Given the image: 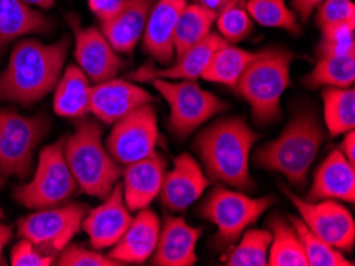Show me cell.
<instances>
[{
	"instance_id": "obj_1",
	"label": "cell",
	"mask_w": 355,
	"mask_h": 266,
	"mask_svg": "<svg viewBox=\"0 0 355 266\" xmlns=\"http://www.w3.org/2000/svg\"><path fill=\"white\" fill-rule=\"evenodd\" d=\"M71 39L51 45L24 39L16 43L7 69L0 74V101L32 106L56 88Z\"/></svg>"
},
{
	"instance_id": "obj_2",
	"label": "cell",
	"mask_w": 355,
	"mask_h": 266,
	"mask_svg": "<svg viewBox=\"0 0 355 266\" xmlns=\"http://www.w3.org/2000/svg\"><path fill=\"white\" fill-rule=\"evenodd\" d=\"M257 139L244 118L230 117L199 133L195 149L212 181L252 192L255 182L249 172V156Z\"/></svg>"
},
{
	"instance_id": "obj_3",
	"label": "cell",
	"mask_w": 355,
	"mask_h": 266,
	"mask_svg": "<svg viewBox=\"0 0 355 266\" xmlns=\"http://www.w3.org/2000/svg\"><path fill=\"white\" fill-rule=\"evenodd\" d=\"M322 142V129L314 108H298L292 120L276 140L265 144L255 153L258 166L276 171L287 178L295 188L306 185L311 165L315 160Z\"/></svg>"
},
{
	"instance_id": "obj_4",
	"label": "cell",
	"mask_w": 355,
	"mask_h": 266,
	"mask_svg": "<svg viewBox=\"0 0 355 266\" xmlns=\"http://www.w3.org/2000/svg\"><path fill=\"white\" fill-rule=\"evenodd\" d=\"M73 133L64 139L62 151L77 187L89 197H109L121 176L120 165L102 144V126L93 118H75Z\"/></svg>"
},
{
	"instance_id": "obj_5",
	"label": "cell",
	"mask_w": 355,
	"mask_h": 266,
	"mask_svg": "<svg viewBox=\"0 0 355 266\" xmlns=\"http://www.w3.org/2000/svg\"><path fill=\"white\" fill-rule=\"evenodd\" d=\"M293 54L285 48H266L257 53L236 85L252 107L254 122L265 126L281 118V97L290 85Z\"/></svg>"
},
{
	"instance_id": "obj_6",
	"label": "cell",
	"mask_w": 355,
	"mask_h": 266,
	"mask_svg": "<svg viewBox=\"0 0 355 266\" xmlns=\"http://www.w3.org/2000/svg\"><path fill=\"white\" fill-rule=\"evenodd\" d=\"M276 203V197L250 198L225 187H215L199 206V215L217 226L215 244L227 247Z\"/></svg>"
},
{
	"instance_id": "obj_7",
	"label": "cell",
	"mask_w": 355,
	"mask_h": 266,
	"mask_svg": "<svg viewBox=\"0 0 355 266\" xmlns=\"http://www.w3.org/2000/svg\"><path fill=\"white\" fill-rule=\"evenodd\" d=\"M64 139L42 150L34 177L13 190V198L28 209L40 210L62 206L77 192V182L62 151Z\"/></svg>"
},
{
	"instance_id": "obj_8",
	"label": "cell",
	"mask_w": 355,
	"mask_h": 266,
	"mask_svg": "<svg viewBox=\"0 0 355 266\" xmlns=\"http://www.w3.org/2000/svg\"><path fill=\"white\" fill-rule=\"evenodd\" d=\"M46 115L23 117L13 108H0V174L26 178L34 151L50 131Z\"/></svg>"
},
{
	"instance_id": "obj_9",
	"label": "cell",
	"mask_w": 355,
	"mask_h": 266,
	"mask_svg": "<svg viewBox=\"0 0 355 266\" xmlns=\"http://www.w3.org/2000/svg\"><path fill=\"white\" fill-rule=\"evenodd\" d=\"M153 86L171 107L169 129L177 138H187L212 117L228 108L227 102L204 91L196 80L171 81L157 78L153 80Z\"/></svg>"
},
{
	"instance_id": "obj_10",
	"label": "cell",
	"mask_w": 355,
	"mask_h": 266,
	"mask_svg": "<svg viewBox=\"0 0 355 266\" xmlns=\"http://www.w3.org/2000/svg\"><path fill=\"white\" fill-rule=\"evenodd\" d=\"M88 210L82 203L40 209L19 222L18 235L56 258L82 228Z\"/></svg>"
},
{
	"instance_id": "obj_11",
	"label": "cell",
	"mask_w": 355,
	"mask_h": 266,
	"mask_svg": "<svg viewBox=\"0 0 355 266\" xmlns=\"http://www.w3.org/2000/svg\"><path fill=\"white\" fill-rule=\"evenodd\" d=\"M158 139L157 112L152 104H144L114 123L107 150L118 165L128 166L153 153Z\"/></svg>"
},
{
	"instance_id": "obj_12",
	"label": "cell",
	"mask_w": 355,
	"mask_h": 266,
	"mask_svg": "<svg viewBox=\"0 0 355 266\" xmlns=\"http://www.w3.org/2000/svg\"><path fill=\"white\" fill-rule=\"evenodd\" d=\"M282 192L292 201L304 225L338 251L352 252L355 244V222L352 214L335 199L308 201L297 197L287 188Z\"/></svg>"
},
{
	"instance_id": "obj_13",
	"label": "cell",
	"mask_w": 355,
	"mask_h": 266,
	"mask_svg": "<svg viewBox=\"0 0 355 266\" xmlns=\"http://www.w3.org/2000/svg\"><path fill=\"white\" fill-rule=\"evenodd\" d=\"M67 21L75 35V59L88 80L101 83L115 78L125 63L116 56L105 35L96 27H82L75 15H69Z\"/></svg>"
},
{
	"instance_id": "obj_14",
	"label": "cell",
	"mask_w": 355,
	"mask_h": 266,
	"mask_svg": "<svg viewBox=\"0 0 355 266\" xmlns=\"http://www.w3.org/2000/svg\"><path fill=\"white\" fill-rule=\"evenodd\" d=\"M152 102L153 96L131 80L110 78L89 86L91 112L107 124H114L134 108Z\"/></svg>"
},
{
	"instance_id": "obj_15",
	"label": "cell",
	"mask_w": 355,
	"mask_h": 266,
	"mask_svg": "<svg viewBox=\"0 0 355 266\" xmlns=\"http://www.w3.org/2000/svg\"><path fill=\"white\" fill-rule=\"evenodd\" d=\"M227 42L220 34L211 32L206 39H202L190 50L177 56V59L166 67H155L152 64H145L134 72L128 74V80L137 81V83H147L157 78L164 80H196L201 78V74L207 67L214 53L227 45Z\"/></svg>"
},
{
	"instance_id": "obj_16",
	"label": "cell",
	"mask_w": 355,
	"mask_h": 266,
	"mask_svg": "<svg viewBox=\"0 0 355 266\" xmlns=\"http://www.w3.org/2000/svg\"><path fill=\"white\" fill-rule=\"evenodd\" d=\"M104 199L98 208L88 210L82 224L96 251L114 247L132 220L131 210L126 208L123 199V187L118 185V182Z\"/></svg>"
},
{
	"instance_id": "obj_17",
	"label": "cell",
	"mask_w": 355,
	"mask_h": 266,
	"mask_svg": "<svg viewBox=\"0 0 355 266\" xmlns=\"http://www.w3.org/2000/svg\"><path fill=\"white\" fill-rule=\"evenodd\" d=\"M209 187V178L204 176L198 161L188 153L177 156L174 167L164 174L159 190L161 203L172 213H184L196 199L202 197Z\"/></svg>"
},
{
	"instance_id": "obj_18",
	"label": "cell",
	"mask_w": 355,
	"mask_h": 266,
	"mask_svg": "<svg viewBox=\"0 0 355 266\" xmlns=\"http://www.w3.org/2000/svg\"><path fill=\"white\" fill-rule=\"evenodd\" d=\"M202 228L190 226L182 217L166 214L152 263L157 266H193L198 262L196 244Z\"/></svg>"
},
{
	"instance_id": "obj_19",
	"label": "cell",
	"mask_w": 355,
	"mask_h": 266,
	"mask_svg": "<svg viewBox=\"0 0 355 266\" xmlns=\"http://www.w3.org/2000/svg\"><path fill=\"white\" fill-rule=\"evenodd\" d=\"M166 174V160L157 151L125 166L123 199L131 213H137L158 197Z\"/></svg>"
},
{
	"instance_id": "obj_20",
	"label": "cell",
	"mask_w": 355,
	"mask_h": 266,
	"mask_svg": "<svg viewBox=\"0 0 355 266\" xmlns=\"http://www.w3.org/2000/svg\"><path fill=\"white\" fill-rule=\"evenodd\" d=\"M159 230L161 222L155 210L148 206L137 210V215L131 220L125 235L115 244L109 257L120 265L145 263L157 249Z\"/></svg>"
},
{
	"instance_id": "obj_21",
	"label": "cell",
	"mask_w": 355,
	"mask_h": 266,
	"mask_svg": "<svg viewBox=\"0 0 355 266\" xmlns=\"http://www.w3.org/2000/svg\"><path fill=\"white\" fill-rule=\"evenodd\" d=\"M185 7V0H159L148 15L142 34L144 50L163 66H168L175 58L174 32Z\"/></svg>"
},
{
	"instance_id": "obj_22",
	"label": "cell",
	"mask_w": 355,
	"mask_h": 266,
	"mask_svg": "<svg viewBox=\"0 0 355 266\" xmlns=\"http://www.w3.org/2000/svg\"><path fill=\"white\" fill-rule=\"evenodd\" d=\"M155 0H123L110 19L101 21V32L116 53L131 54L144 34Z\"/></svg>"
},
{
	"instance_id": "obj_23",
	"label": "cell",
	"mask_w": 355,
	"mask_h": 266,
	"mask_svg": "<svg viewBox=\"0 0 355 266\" xmlns=\"http://www.w3.org/2000/svg\"><path fill=\"white\" fill-rule=\"evenodd\" d=\"M306 199H341L354 204L355 169L352 163L340 150L330 151L324 163L317 167L313 187Z\"/></svg>"
},
{
	"instance_id": "obj_24",
	"label": "cell",
	"mask_w": 355,
	"mask_h": 266,
	"mask_svg": "<svg viewBox=\"0 0 355 266\" xmlns=\"http://www.w3.org/2000/svg\"><path fill=\"white\" fill-rule=\"evenodd\" d=\"M50 19L24 0H0V53L10 42L26 34H48Z\"/></svg>"
},
{
	"instance_id": "obj_25",
	"label": "cell",
	"mask_w": 355,
	"mask_h": 266,
	"mask_svg": "<svg viewBox=\"0 0 355 266\" xmlns=\"http://www.w3.org/2000/svg\"><path fill=\"white\" fill-rule=\"evenodd\" d=\"M271 231V246L268 252L270 266H308V260L301 241L288 219L281 214H272L266 222Z\"/></svg>"
},
{
	"instance_id": "obj_26",
	"label": "cell",
	"mask_w": 355,
	"mask_h": 266,
	"mask_svg": "<svg viewBox=\"0 0 355 266\" xmlns=\"http://www.w3.org/2000/svg\"><path fill=\"white\" fill-rule=\"evenodd\" d=\"M55 112L59 117L67 118H82L91 112L89 81L80 67L69 66L58 81Z\"/></svg>"
},
{
	"instance_id": "obj_27",
	"label": "cell",
	"mask_w": 355,
	"mask_h": 266,
	"mask_svg": "<svg viewBox=\"0 0 355 266\" xmlns=\"http://www.w3.org/2000/svg\"><path fill=\"white\" fill-rule=\"evenodd\" d=\"M255 56L257 53L241 50V48L231 47L230 43H227L214 53L207 67L201 74V78L236 88L241 75L244 74V70L254 61Z\"/></svg>"
},
{
	"instance_id": "obj_28",
	"label": "cell",
	"mask_w": 355,
	"mask_h": 266,
	"mask_svg": "<svg viewBox=\"0 0 355 266\" xmlns=\"http://www.w3.org/2000/svg\"><path fill=\"white\" fill-rule=\"evenodd\" d=\"M217 13L204 8L202 5L193 3L187 5L177 19L174 32V51L175 56H180L191 47L211 34L212 24Z\"/></svg>"
},
{
	"instance_id": "obj_29",
	"label": "cell",
	"mask_w": 355,
	"mask_h": 266,
	"mask_svg": "<svg viewBox=\"0 0 355 266\" xmlns=\"http://www.w3.org/2000/svg\"><path fill=\"white\" fill-rule=\"evenodd\" d=\"M355 81V54L352 56H325L303 78L309 88H351Z\"/></svg>"
},
{
	"instance_id": "obj_30",
	"label": "cell",
	"mask_w": 355,
	"mask_h": 266,
	"mask_svg": "<svg viewBox=\"0 0 355 266\" xmlns=\"http://www.w3.org/2000/svg\"><path fill=\"white\" fill-rule=\"evenodd\" d=\"M324 117L328 133L341 135L355 126V91L351 88L324 90Z\"/></svg>"
},
{
	"instance_id": "obj_31",
	"label": "cell",
	"mask_w": 355,
	"mask_h": 266,
	"mask_svg": "<svg viewBox=\"0 0 355 266\" xmlns=\"http://www.w3.org/2000/svg\"><path fill=\"white\" fill-rule=\"evenodd\" d=\"M290 224L293 225L295 231L303 246V251L308 260V266H352L354 263L330 244L315 236L304 222L297 217H290Z\"/></svg>"
},
{
	"instance_id": "obj_32",
	"label": "cell",
	"mask_w": 355,
	"mask_h": 266,
	"mask_svg": "<svg viewBox=\"0 0 355 266\" xmlns=\"http://www.w3.org/2000/svg\"><path fill=\"white\" fill-rule=\"evenodd\" d=\"M270 230H249L241 242L225 257L228 266H266L271 246Z\"/></svg>"
},
{
	"instance_id": "obj_33",
	"label": "cell",
	"mask_w": 355,
	"mask_h": 266,
	"mask_svg": "<svg viewBox=\"0 0 355 266\" xmlns=\"http://www.w3.org/2000/svg\"><path fill=\"white\" fill-rule=\"evenodd\" d=\"M245 10L258 24L279 27L295 35L301 32L297 16L285 5V0H247Z\"/></svg>"
},
{
	"instance_id": "obj_34",
	"label": "cell",
	"mask_w": 355,
	"mask_h": 266,
	"mask_svg": "<svg viewBox=\"0 0 355 266\" xmlns=\"http://www.w3.org/2000/svg\"><path fill=\"white\" fill-rule=\"evenodd\" d=\"M217 26L220 35L227 42H241L252 34L254 23L250 15L241 2H231L217 15Z\"/></svg>"
},
{
	"instance_id": "obj_35",
	"label": "cell",
	"mask_w": 355,
	"mask_h": 266,
	"mask_svg": "<svg viewBox=\"0 0 355 266\" xmlns=\"http://www.w3.org/2000/svg\"><path fill=\"white\" fill-rule=\"evenodd\" d=\"M322 32H324V40L319 48L320 58L355 54V21L328 26Z\"/></svg>"
},
{
	"instance_id": "obj_36",
	"label": "cell",
	"mask_w": 355,
	"mask_h": 266,
	"mask_svg": "<svg viewBox=\"0 0 355 266\" xmlns=\"http://www.w3.org/2000/svg\"><path fill=\"white\" fill-rule=\"evenodd\" d=\"M55 265L59 266H120L114 258L105 257L96 251H88L82 246L71 244L62 249L61 253L55 260Z\"/></svg>"
},
{
	"instance_id": "obj_37",
	"label": "cell",
	"mask_w": 355,
	"mask_h": 266,
	"mask_svg": "<svg viewBox=\"0 0 355 266\" xmlns=\"http://www.w3.org/2000/svg\"><path fill=\"white\" fill-rule=\"evenodd\" d=\"M355 21V5L352 0H324L317 10V26L324 27Z\"/></svg>"
},
{
	"instance_id": "obj_38",
	"label": "cell",
	"mask_w": 355,
	"mask_h": 266,
	"mask_svg": "<svg viewBox=\"0 0 355 266\" xmlns=\"http://www.w3.org/2000/svg\"><path fill=\"white\" fill-rule=\"evenodd\" d=\"M12 265L13 266H50L55 265V257L42 252L28 240H21L12 249Z\"/></svg>"
},
{
	"instance_id": "obj_39",
	"label": "cell",
	"mask_w": 355,
	"mask_h": 266,
	"mask_svg": "<svg viewBox=\"0 0 355 266\" xmlns=\"http://www.w3.org/2000/svg\"><path fill=\"white\" fill-rule=\"evenodd\" d=\"M89 10L99 21L110 19L121 8L123 0H88Z\"/></svg>"
},
{
	"instance_id": "obj_40",
	"label": "cell",
	"mask_w": 355,
	"mask_h": 266,
	"mask_svg": "<svg viewBox=\"0 0 355 266\" xmlns=\"http://www.w3.org/2000/svg\"><path fill=\"white\" fill-rule=\"evenodd\" d=\"M324 0H293V8L295 12L300 15V18L303 21H308V18L313 13V10L319 7Z\"/></svg>"
},
{
	"instance_id": "obj_41",
	"label": "cell",
	"mask_w": 355,
	"mask_h": 266,
	"mask_svg": "<svg viewBox=\"0 0 355 266\" xmlns=\"http://www.w3.org/2000/svg\"><path fill=\"white\" fill-rule=\"evenodd\" d=\"M340 151L354 165V163H355V134H354V129H352V131H347L346 134H344V139H343V142L340 145Z\"/></svg>"
},
{
	"instance_id": "obj_42",
	"label": "cell",
	"mask_w": 355,
	"mask_h": 266,
	"mask_svg": "<svg viewBox=\"0 0 355 266\" xmlns=\"http://www.w3.org/2000/svg\"><path fill=\"white\" fill-rule=\"evenodd\" d=\"M12 236H13L12 228H10L8 225L0 224V266L5 265L3 249H5V246H7V244L10 242V240H12Z\"/></svg>"
},
{
	"instance_id": "obj_43",
	"label": "cell",
	"mask_w": 355,
	"mask_h": 266,
	"mask_svg": "<svg viewBox=\"0 0 355 266\" xmlns=\"http://www.w3.org/2000/svg\"><path fill=\"white\" fill-rule=\"evenodd\" d=\"M231 2V0H198L199 5H202L204 8L211 10L214 13H220L222 10L227 7V5Z\"/></svg>"
},
{
	"instance_id": "obj_44",
	"label": "cell",
	"mask_w": 355,
	"mask_h": 266,
	"mask_svg": "<svg viewBox=\"0 0 355 266\" xmlns=\"http://www.w3.org/2000/svg\"><path fill=\"white\" fill-rule=\"evenodd\" d=\"M28 5H35V7H42V8H50L55 5V0H24Z\"/></svg>"
},
{
	"instance_id": "obj_45",
	"label": "cell",
	"mask_w": 355,
	"mask_h": 266,
	"mask_svg": "<svg viewBox=\"0 0 355 266\" xmlns=\"http://www.w3.org/2000/svg\"><path fill=\"white\" fill-rule=\"evenodd\" d=\"M0 185H2V177H0ZM0 219H3V210H2V206H0Z\"/></svg>"
},
{
	"instance_id": "obj_46",
	"label": "cell",
	"mask_w": 355,
	"mask_h": 266,
	"mask_svg": "<svg viewBox=\"0 0 355 266\" xmlns=\"http://www.w3.org/2000/svg\"><path fill=\"white\" fill-rule=\"evenodd\" d=\"M234 2H241L242 3V2H244V0H234Z\"/></svg>"
}]
</instances>
